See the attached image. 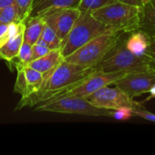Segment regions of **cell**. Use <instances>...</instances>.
<instances>
[{
  "label": "cell",
  "mask_w": 155,
  "mask_h": 155,
  "mask_svg": "<svg viewBox=\"0 0 155 155\" xmlns=\"http://www.w3.org/2000/svg\"><path fill=\"white\" fill-rule=\"evenodd\" d=\"M81 0H35L31 15H41L56 9L77 8Z\"/></svg>",
  "instance_id": "13"
},
{
  "label": "cell",
  "mask_w": 155,
  "mask_h": 155,
  "mask_svg": "<svg viewBox=\"0 0 155 155\" xmlns=\"http://www.w3.org/2000/svg\"><path fill=\"white\" fill-rule=\"evenodd\" d=\"M32 51H33V60H35L36 58H39L46 54L51 51V49L42 39H39L35 44L32 45Z\"/></svg>",
  "instance_id": "24"
},
{
  "label": "cell",
  "mask_w": 155,
  "mask_h": 155,
  "mask_svg": "<svg viewBox=\"0 0 155 155\" xmlns=\"http://www.w3.org/2000/svg\"><path fill=\"white\" fill-rule=\"evenodd\" d=\"M14 22H21L18 19L17 8L15 5H12L0 9V24H11Z\"/></svg>",
  "instance_id": "22"
},
{
  "label": "cell",
  "mask_w": 155,
  "mask_h": 155,
  "mask_svg": "<svg viewBox=\"0 0 155 155\" xmlns=\"http://www.w3.org/2000/svg\"><path fill=\"white\" fill-rule=\"evenodd\" d=\"M15 0H0V9L15 5Z\"/></svg>",
  "instance_id": "29"
},
{
  "label": "cell",
  "mask_w": 155,
  "mask_h": 155,
  "mask_svg": "<svg viewBox=\"0 0 155 155\" xmlns=\"http://www.w3.org/2000/svg\"><path fill=\"white\" fill-rule=\"evenodd\" d=\"M133 116H134V108L130 106H122L110 111V117H113L117 121H127Z\"/></svg>",
  "instance_id": "23"
},
{
  "label": "cell",
  "mask_w": 155,
  "mask_h": 155,
  "mask_svg": "<svg viewBox=\"0 0 155 155\" xmlns=\"http://www.w3.org/2000/svg\"><path fill=\"white\" fill-rule=\"evenodd\" d=\"M117 0H81L78 9L81 12H93Z\"/></svg>",
  "instance_id": "21"
},
{
  "label": "cell",
  "mask_w": 155,
  "mask_h": 155,
  "mask_svg": "<svg viewBox=\"0 0 155 155\" xmlns=\"http://www.w3.org/2000/svg\"><path fill=\"white\" fill-rule=\"evenodd\" d=\"M154 84L155 73L134 72L125 74L123 77L118 79L114 85L117 86L128 96L134 99V97L149 93Z\"/></svg>",
  "instance_id": "9"
},
{
  "label": "cell",
  "mask_w": 155,
  "mask_h": 155,
  "mask_svg": "<svg viewBox=\"0 0 155 155\" xmlns=\"http://www.w3.org/2000/svg\"><path fill=\"white\" fill-rule=\"evenodd\" d=\"M142 25L155 28V0H150L142 7L141 27Z\"/></svg>",
  "instance_id": "19"
},
{
  "label": "cell",
  "mask_w": 155,
  "mask_h": 155,
  "mask_svg": "<svg viewBox=\"0 0 155 155\" xmlns=\"http://www.w3.org/2000/svg\"><path fill=\"white\" fill-rule=\"evenodd\" d=\"M16 71L17 75L14 91L22 96L21 99L33 95L41 88L44 82V74L28 66Z\"/></svg>",
  "instance_id": "11"
},
{
  "label": "cell",
  "mask_w": 155,
  "mask_h": 155,
  "mask_svg": "<svg viewBox=\"0 0 155 155\" xmlns=\"http://www.w3.org/2000/svg\"><path fill=\"white\" fill-rule=\"evenodd\" d=\"M93 16L104 25L126 33L141 27L142 7L115 1L91 12Z\"/></svg>",
  "instance_id": "4"
},
{
  "label": "cell",
  "mask_w": 155,
  "mask_h": 155,
  "mask_svg": "<svg viewBox=\"0 0 155 155\" xmlns=\"http://www.w3.org/2000/svg\"><path fill=\"white\" fill-rule=\"evenodd\" d=\"M151 38L143 31H133L125 39L126 48L137 56H144L145 52L151 43Z\"/></svg>",
  "instance_id": "14"
},
{
  "label": "cell",
  "mask_w": 155,
  "mask_h": 155,
  "mask_svg": "<svg viewBox=\"0 0 155 155\" xmlns=\"http://www.w3.org/2000/svg\"><path fill=\"white\" fill-rule=\"evenodd\" d=\"M87 100L97 108L110 111L122 106H130L133 108L143 106L142 103L134 101L115 85L114 87L107 85L99 89L90 95Z\"/></svg>",
  "instance_id": "8"
},
{
  "label": "cell",
  "mask_w": 155,
  "mask_h": 155,
  "mask_svg": "<svg viewBox=\"0 0 155 155\" xmlns=\"http://www.w3.org/2000/svg\"><path fill=\"white\" fill-rule=\"evenodd\" d=\"M40 39H42L51 50L61 49V45H62L61 40L57 36L56 33L53 30V28L46 24H45Z\"/></svg>",
  "instance_id": "18"
},
{
  "label": "cell",
  "mask_w": 155,
  "mask_h": 155,
  "mask_svg": "<svg viewBox=\"0 0 155 155\" xmlns=\"http://www.w3.org/2000/svg\"><path fill=\"white\" fill-rule=\"evenodd\" d=\"M152 99H155V84L152 86V88L149 91V97H147L144 101L146 102V101H149Z\"/></svg>",
  "instance_id": "30"
},
{
  "label": "cell",
  "mask_w": 155,
  "mask_h": 155,
  "mask_svg": "<svg viewBox=\"0 0 155 155\" xmlns=\"http://www.w3.org/2000/svg\"><path fill=\"white\" fill-rule=\"evenodd\" d=\"M109 28L111 27L94 18L91 12H81L70 33L62 43V55L64 58L67 57L87 42Z\"/></svg>",
  "instance_id": "5"
},
{
  "label": "cell",
  "mask_w": 155,
  "mask_h": 155,
  "mask_svg": "<svg viewBox=\"0 0 155 155\" xmlns=\"http://www.w3.org/2000/svg\"><path fill=\"white\" fill-rule=\"evenodd\" d=\"M142 1H143V5H144L145 4H147V3H148V2H149L150 0H142Z\"/></svg>",
  "instance_id": "31"
},
{
  "label": "cell",
  "mask_w": 155,
  "mask_h": 155,
  "mask_svg": "<svg viewBox=\"0 0 155 155\" xmlns=\"http://www.w3.org/2000/svg\"><path fill=\"white\" fill-rule=\"evenodd\" d=\"M124 34L130 33L111 27L87 42L72 54L65 57L64 60L81 66L94 68Z\"/></svg>",
  "instance_id": "3"
},
{
  "label": "cell",
  "mask_w": 155,
  "mask_h": 155,
  "mask_svg": "<svg viewBox=\"0 0 155 155\" xmlns=\"http://www.w3.org/2000/svg\"><path fill=\"white\" fill-rule=\"evenodd\" d=\"M35 0H15V6L17 8L18 19L21 22H25L32 14Z\"/></svg>",
  "instance_id": "20"
},
{
  "label": "cell",
  "mask_w": 155,
  "mask_h": 155,
  "mask_svg": "<svg viewBox=\"0 0 155 155\" xmlns=\"http://www.w3.org/2000/svg\"><path fill=\"white\" fill-rule=\"evenodd\" d=\"M33 60V51H32V45L23 42L20 50L18 52V54L10 62L14 64V66L16 70L26 67L28 64Z\"/></svg>",
  "instance_id": "17"
},
{
  "label": "cell",
  "mask_w": 155,
  "mask_h": 155,
  "mask_svg": "<svg viewBox=\"0 0 155 155\" xmlns=\"http://www.w3.org/2000/svg\"><path fill=\"white\" fill-rule=\"evenodd\" d=\"M8 26H9V24H0V45L2 44L4 40V37L8 29Z\"/></svg>",
  "instance_id": "27"
},
{
  "label": "cell",
  "mask_w": 155,
  "mask_h": 155,
  "mask_svg": "<svg viewBox=\"0 0 155 155\" xmlns=\"http://www.w3.org/2000/svg\"><path fill=\"white\" fill-rule=\"evenodd\" d=\"M126 73L123 72H103L94 71L91 74L82 80L79 84L64 93L62 96H72L87 99L99 89L114 84L118 79L123 77ZM59 98V97H58Z\"/></svg>",
  "instance_id": "7"
},
{
  "label": "cell",
  "mask_w": 155,
  "mask_h": 155,
  "mask_svg": "<svg viewBox=\"0 0 155 155\" xmlns=\"http://www.w3.org/2000/svg\"><path fill=\"white\" fill-rule=\"evenodd\" d=\"M64 59V58L62 55L61 49H54L46 54L35 60H32L27 66L42 74H45L56 67Z\"/></svg>",
  "instance_id": "12"
},
{
  "label": "cell",
  "mask_w": 155,
  "mask_h": 155,
  "mask_svg": "<svg viewBox=\"0 0 155 155\" xmlns=\"http://www.w3.org/2000/svg\"><path fill=\"white\" fill-rule=\"evenodd\" d=\"M154 39H155V37H154Z\"/></svg>",
  "instance_id": "32"
},
{
  "label": "cell",
  "mask_w": 155,
  "mask_h": 155,
  "mask_svg": "<svg viewBox=\"0 0 155 155\" xmlns=\"http://www.w3.org/2000/svg\"><path fill=\"white\" fill-rule=\"evenodd\" d=\"M35 109L43 112L72 114L94 117L110 116V110L97 108L87 99L72 96H62L41 103L36 105Z\"/></svg>",
  "instance_id": "6"
},
{
  "label": "cell",
  "mask_w": 155,
  "mask_h": 155,
  "mask_svg": "<svg viewBox=\"0 0 155 155\" xmlns=\"http://www.w3.org/2000/svg\"><path fill=\"white\" fill-rule=\"evenodd\" d=\"M80 14L81 11L78 8H63L46 12L41 15V16L45 23L53 28L63 43Z\"/></svg>",
  "instance_id": "10"
},
{
  "label": "cell",
  "mask_w": 155,
  "mask_h": 155,
  "mask_svg": "<svg viewBox=\"0 0 155 155\" xmlns=\"http://www.w3.org/2000/svg\"><path fill=\"white\" fill-rule=\"evenodd\" d=\"M153 64L155 65V39H152L151 40V43L145 52V54H144Z\"/></svg>",
  "instance_id": "26"
},
{
  "label": "cell",
  "mask_w": 155,
  "mask_h": 155,
  "mask_svg": "<svg viewBox=\"0 0 155 155\" xmlns=\"http://www.w3.org/2000/svg\"><path fill=\"white\" fill-rule=\"evenodd\" d=\"M94 71L92 67L81 66L64 59L56 67L44 74V82L41 88L33 95L21 99L15 110L26 106L32 107L35 104L58 98Z\"/></svg>",
  "instance_id": "1"
},
{
  "label": "cell",
  "mask_w": 155,
  "mask_h": 155,
  "mask_svg": "<svg viewBox=\"0 0 155 155\" xmlns=\"http://www.w3.org/2000/svg\"><path fill=\"white\" fill-rule=\"evenodd\" d=\"M117 1H119L121 3L127 4V5H131L143 7V1L142 0H117Z\"/></svg>",
  "instance_id": "28"
},
{
  "label": "cell",
  "mask_w": 155,
  "mask_h": 155,
  "mask_svg": "<svg viewBox=\"0 0 155 155\" xmlns=\"http://www.w3.org/2000/svg\"><path fill=\"white\" fill-rule=\"evenodd\" d=\"M45 21L41 15H30L25 21V27L24 31V42L33 45L41 37Z\"/></svg>",
  "instance_id": "15"
},
{
  "label": "cell",
  "mask_w": 155,
  "mask_h": 155,
  "mask_svg": "<svg viewBox=\"0 0 155 155\" xmlns=\"http://www.w3.org/2000/svg\"><path fill=\"white\" fill-rule=\"evenodd\" d=\"M124 34L121 39L110 49L103 59L94 66V71L103 72H151L155 73V65L144 55L137 56L125 46Z\"/></svg>",
  "instance_id": "2"
},
{
  "label": "cell",
  "mask_w": 155,
  "mask_h": 155,
  "mask_svg": "<svg viewBox=\"0 0 155 155\" xmlns=\"http://www.w3.org/2000/svg\"><path fill=\"white\" fill-rule=\"evenodd\" d=\"M24 42V33H21L0 45V59L10 63L17 54Z\"/></svg>",
  "instance_id": "16"
},
{
  "label": "cell",
  "mask_w": 155,
  "mask_h": 155,
  "mask_svg": "<svg viewBox=\"0 0 155 155\" xmlns=\"http://www.w3.org/2000/svg\"><path fill=\"white\" fill-rule=\"evenodd\" d=\"M134 116L143 118L146 121L155 123V114L145 110L143 106L134 107Z\"/></svg>",
  "instance_id": "25"
}]
</instances>
